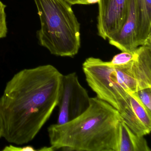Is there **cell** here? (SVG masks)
I'll use <instances>...</instances> for the list:
<instances>
[{"instance_id":"obj_1","label":"cell","mask_w":151,"mask_h":151,"mask_svg":"<svg viewBox=\"0 0 151 151\" xmlns=\"http://www.w3.org/2000/svg\"><path fill=\"white\" fill-rule=\"evenodd\" d=\"M63 75L51 64L22 70L0 97L3 137L21 145L34 139L58 106Z\"/></svg>"},{"instance_id":"obj_14","label":"cell","mask_w":151,"mask_h":151,"mask_svg":"<svg viewBox=\"0 0 151 151\" xmlns=\"http://www.w3.org/2000/svg\"><path fill=\"white\" fill-rule=\"evenodd\" d=\"M6 7V6L0 0V39L6 37L7 35L6 15L5 11Z\"/></svg>"},{"instance_id":"obj_2","label":"cell","mask_w":151,"mask_h":151,"mask_svg":"<svg viewBox=\"0 0 151 151\" xmlns=\"http://www.w3.org/2000/svg\"><path fill=\"white\" fill-rule=\"evenodd\" d=\"M122 117L116 109L98 97L91 98L88 108L73 120L48 128L54 150L116 151L119 122Z\"/></svg>"},{"instance_id":"obj_12","label":"cell","mask_w":151,"mask_h":151,"mask_svg":"<svg viewBox=\"0 0 151 151\" xmlns=\"http://www.w3.org/2000/svg\"><path fill=\"white\" fill-rule=\"evenodd\" d=\"M136 50L132 52H122L116 55L110 61L108 62L109 65L113 67L124 66L136 58Z\"/></svg>"},{"instance_id":"obj_16","label":"cell","mask_w":151,"mask_h":151,"mask_svg":"<svg viewBox=\"0 0 151 151\" xmlns=\"http://www.w3.org/2000/svg\"><path fill=\"white\" fill-rule=\"evenodd\" d=\"M71 6L73 5H87L86 0H64Z\"/></svg>"},{"instance_id":"obj_15","label":"cell","mask_w":151,"mask_h":151,"mask_svg":"<svg viewBox=\"0 0 151 151\" xmlns=\"http://www.w3.org/2000/svg\"><path fill=\"white\" fill-rule=\"evenodd\" d=\"M3 151H37L33 147L31 146H26L19 147L15 146L13 145H9L5 147L3 149Z\"/></svg>"},{"instance_id":"obj_11","label":"cell","mask_w":151,"mask_h":151,"mask_svg":"<svg viewBox=\"0 0 151 151\" xmlns=\"http://www.w3.org/2000/svg\"><path fill=\"white\" fill-rule=\"evenodd\" d=\"M131 106L134 114L138 120L149 131H151V112H149L136 94L130 93Z\"/></svg>"},{"instance_id":"obj_5","label":"cell","mask_w":151,"mask_h":151,"mask_svg":"<svg viewBox=\"0 0 151 151\" xmlns=\"http://www.w3.org/2000/svg\"><path fill=\"white\" fill-rule=\"evenodd\" d=\"M90 99L87 91L79 83L76 73L63 75L57 106L59 111L56 124H63L82 114L90 106Z\"/></svg>"},{"instance_id":"obj_18","label":"cell","mask_w":151,"mask_h":151,"mask_svg":"<svg viewBox=\"0 0 151 151\" xmlns=\"http://www.w3.org/2000/svg\"><path fill=\"white\" fill-rule=\"evenodd\" d=\"M87 5L98 3L100 0H86Z\"/></svg>"},{"instance_id":"obj_6","label":"cell","mask_w":151,"mask_h":151,"mask_svg":"<svg viewBox=\"0 0 151 151\" xmlns=\"http://www.w3.org/2000/svg\"><path fill=\"white\" fill-rule=\"evenodd\" d=\"M130 0H100L97 17L98 34L106 40L117 33L125 22Z\"/></svg>"},{"instance_id":"obj_3","label":"cell","mask_w":151,"mask_h":151,"mask_svg":"<svg viewBox=\"0 0 151 151\" xmlns=\"http://www.w3.org/2000/svg\"><path fill=\"white\" fill-rule=\"evenodd\" d=\"M41 27L40 45L52 54L73 57L81 47L80 24L71 5L64 0H34Z\"/></svg>"},{"instance_id":"obj_7","label":"cell","mask_w":151,"mask_h":151,"mask_svg":"<svg viewBox=\"0 0 151 151\" xmlns=\"http://www.w3.org/2000/svg\"><path fill=\"white\" fill-rule=\"evenodd\" d=\"M109 43L122 52H134L139 47L135 0H130L128 15L120 30L109 38Z\"/></svg>"},{"instance_id":"obj_9","label":"cell","mask_w":151,"mask_h":151,"mask_svg":"<svg viewBox=\"0 0 151 151\" xmlns=\"http://www.w3.org/2000/svg\"><path fill=\"white\" fill-rule=\"evenodd\" d=\"M144 137L134 133L122 119L117 129L116 151H151Z\"/></svg>"},{"instance_id":"obj_17","label":"cell","mask_w":151,"mask_h":151,"mask_svg":"<svg viewBox=\"0 0 151 151\" xmlns=\"http://www.w3.org/2000/svg\"><path fill=\"white\" fill-rule=\"evenodd\" d=\"M3 124L2 118L0 114V139L3 137Z\"/></svg>"},{"instance_id":"obj_10","label":"cell","mask_w":151,"mask_h":151,"mask_svg":"<svg viewBox=\"0 0 151 151\" xmlns=\"http://www.w3.org/2000/svg\"><path fill=\"white\" fill-rule=\"evenodd\" d=\"M139 46L151 45V0H135Z\"/></svg>"},{"instance_id":"obj_13","label":"cell","mask_w":151,"mask_h":151,"mask_svg":"<svg viewBox=\"0 0 151 151\" xmlns=\"http://www.w3.org/2000/svg\"><path fill=\"white\" fill-rule=\"evenodd\" d=\"M135 93L146 108L151 112V87L141 89Z\"/></svg>"},{"instance_id":"obj_4","label":"cell","mask_w":151,"mask_h":151,"mask_svg":"<svg viewBox=\"0 0 151 151\" xmlns=\"http://www.w3.org/2000/svg\"><path fill=\"white\" fill-rule=\"evenodd\" d=\"M86 82L99 99L119 112L130 129L136 128L139 121L130 101V92L120 79L115 67L99 58L91 57L83 63Z\"/></svg>"},{"instance_id":"obj_8","label":"cell","mask_w":151,"mask_h":151,"mask_svg":"<svg viewBox=\"0 0 151 151\" xmlns=\"http://www.w3.org/2000/svg\"><path fill=\"white\" fill-rule=\"evenodd\" d=\"M131 69L138 84V91L151 87V45L139 47Z\"/></svg>"}]
</instances>
